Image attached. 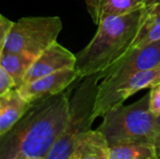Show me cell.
I'll list each match as a JSON object with an SVG mask.
<instances>
[{
	"label": "cell",
	"instance_id": "cell-1",
	"mask_svg": "<svg viewBox=\"0 0 160 159\" xmlns=\"http://www.w3.org/2000/svg\"><path fill=\"white\" fill-rule=\"evenodd\" d=\"M74 87L31 103L19 122L0 137V159L46 157L66 129Z\"/></svg>",
	"mask_w": 160,
	"mask_h": 159
},
{
	"label": "cell",
	"instance_id": "cell-2",
	"mask_svg": "<svg viewBox=\"0 0 160 159\" xmlns=\"http://www.w3.org/2000/svg\"><path fill=\"white\" fill-rule=\"evenodd\" d=\"M144 7L124 15L106 17L98 23L93 38L76 54L75 69L80 81L106 71L128 53L138 34Z\"/></svg>",
	"mask_w": 160,
	"mask_h": 159
},
{
	"label": "cell",
	"instance_id": "cell-3",
	"mask_svg": "<svg viewBox=\"0 0 160 159\" xmlns=\"http://www.w3.org/2000/svg\"><path fill=\"white\" fill-rule=\"evenodd\" d=\"M97 129L110 146L127 142H151L156 145V115L149 109V93L130 105L110 110Z\"/></svg>",
	"mask_w": 160,
	"mask_h": 159
},
{
	"label": "cell",
	"instance_id": "cell-4",
	"mask_svg": "<svg viewBox=\"0 0 160 159\" xmlns=\"http://www.w3.org/2000/svg\"><path fill=\"white\" fill-rule=\"evenodd\" d=\"M101 81L99 73L81 80L69 98V112L66 129L51 148L45 159H69L76 141L81 135L91 130L96 120L95 107Z\"/></svg>",
	"mask_w": 160,
	"mask_h": 159
},
{
	"label": "cell",
	"instance_id": "cell-5",
	"mask_svg": "<svg viewBox=\"0 0 160 159\" xmlns=\"http://www.w3.org/2000/svg\"><path fill=\"white\" fill-rule=\"evenodd\" d=\"M63 28L58 16H28L14 22L2 51L25 54L36 59L57 41Z\"/></svg>",
	"mask_w": 160,
	"mask_h": 159
},
{
	"label": "cell",
	"instance_id": "cell-6",
	"mask_svg": "<svg viewBox=\"0 0 160 159\" xmlns=\"http://www.w3.org/2000/svg\"><path fill=\"white\" fill-rule=\"evenodd\" d=\"M160 67V40L144 47L136 48L116 62L109 69L99 73L101 81L98 95L113 88L128 76Z\"/></svg>",
	"mask_w": 160,
	"mask_h": 159
},
{
	"label": "cell",
	"instance_id": "cell-7",
	"mask_svg": "<svg viewBox=\"0 0 160 159\" xmlns=\"http://www.w3.org/2000/svg\"><path fill=\"white\" fill-rule=\"evenodd\" d=\"M158 82H160V67L128 76L110 91L97 96L95 107L96 119L103 117L110 110L123 105L128 98L137 92L151 88Z\"/></svg>",
	"mask_w": 160,
	"mask_h": 159
},
{
	"label": "cell",
	"instance_id": "cell-8",
	"mask_svg": "<svg viewBox=\"0 0 160 159\" xmlns=\"http://www.w3.org/2000/svg\"><path fill=\"white\" fill-rule=\"evenodd\" d=\"M78 82L80 79L76 69L66 68L24 83L17 89L25 100L33 103L38 99L60 94Z\"/></svg>",
	"mask_w": 160,
	"mask_h": 159
},
{
	"label": "cell",
	"instance_id": "cell-9",
	"mask_svg": "<svg viewBox=\"0 0 160 159\" xmlns=\"http://www.w3.org/2000/svg\"><path fill=\"white\" fill-rule=\"evenodd\" d=\"M75 66L76 54L55 41L34 60L22 84L62 69L75 68Z\"/></svg>",
	"mask_w": 160,
	"mask_h": 159
},
{
	"label": "cell",
	"instance_id": "cell-10",
	"mask_svg": "<svg viewBox=\"0 0 160 159\" xmlns=\"http://www.w3.org/2000/svg\"><path fill=\"white\" fill-rule=\"evenodd\" d=\"M155 0H85L89 15L95 24L109 16L124 15L142 8Z\"/></svg>",
	"mask_w": 160,
	"mask_h": 159
},
{
	"label": "cell",
	"instance_id": "cell-11",
	"mask_svg": "<svg viewBox=\"0 0 160 159\" xmlns=\"http://www.w3.org/2000/svg\"><path fill=\"white\" fill-rule=\"evenodd\" d=\"M31 103L14 88L0 96V137L8 132L23 116Z\"/></svg>",
	"mask_w": 160,
	"mask_h": 159
},
{
	"label": "cell",
	"instance_id": "cell-12",
	"mask_svg": "<svg viewBox=\"0 0 160 159\" xmlns=\"http://www.w3.org/2000/svg\"><path fill=\"white\" fill-rule=\"evenodd\" d=\"M158 40H160V0H155L143 9L139 31L129 52Z\"/></svg>",
	"mask_w": 160,
	"mask_h": 159
},
{
	"label": "cell",
	"instance_id": "cell-13",
	"mask_svg": "<svg viewBox=\"0 0 160 159\" xmlns=\"http://www.w3.org/2000/svg\"><path fill=\"white\" fill-rule=\"evenodd\" d=\"M71 157L75 159H111L110 145L102 133L91 129L76 141Z\"/></svg>",
	"mask_w": 160,
	"mask_h": 159
},
{
	"label": "cell",
	"instance_id": "cell-14",
	"mask_svg": "<svg viewBox=\"0 0 160 159\" xmlns=\"http://www.w3.org/2000/svg\"><path fill=\"white\" fill-rule=\"evenodd\" d=\"M34 60V58L19 52L9 51L0 52V67H4L13 78L16 88L22 85L24 78Z\"/></svg>",
	"mask_w": 160,
	"mask_h": 159
},
{
	"label": "cell",
	"instance_id": "cell-15",
	"mask_svg": "<svg viewBox=\"0 0 160 159\" xmlns=\"http://www.w3.org/2000/svg\"><path fill=\"white\" fill-rule=\"evenodd\" d=\"M111 159H158L157 147L151 142H127L110 146Z\"/></svg>",
	"mask_w": 160,
	"mask_h": 159
},
{
	"label": "cell",
	"instance_id": "cell-16",
	"mask_svg": "<svg viewBox=\"0 0 160 159\" xmlns=\"http://www.w3.org/2000/svg\"><path fill=\"white\" fill-rule=\"evenodd\" d=\"M149 93V109L154 115L160 114V82L150 88Z\"/></svg>",
	"mask_w": 160,
	"mask_h": 159
},
{
	"label": "cell",
	"instance_id": "cell-17",
	"mask_svg": "<svg viewBox=\"0 0 160 159\" xmlns=\"http://www.w3.org/2000/svg\"><path fill=\"white\" fill-rule=\"evenodd\" d=\"M14 88H16V84L13 78L4 67H0V96Z\"/></svg>",
	"mask_w": 160,
	"mask_h": 159
},
{
	"label": "cell",
	"instance_id": "cell-18",
	"mask_svg": "<svg viewBox=\"0 0 160 159\" xmlns=\"http://www.w3.org/2000/svg\"><path fill=\"white\" fill-rule=\"evenodd\" d=\"M14 22L4 16L3 14L0 15V51L3 50L6 39L8 36L9 35L12 27H13Z\"/></svg>",
	"mask_w": 160,
	"mask_h": 159
},
{
	"label": "cell",
	"instance_id": "cell-19",
	"mask_svg": "<svg viewBox=\"0 0 160 159\" xmlns=\"http://www.w3.org/2000/svg\"><path fill=\"white\" fill-rule=\"evenodd\" d=\"M156 127H157V132H158V139L156 142V147L160 145V114L156 116Z\"/></svg>",
	"mask_w": 160,
	"mask_h": 159
},
{
	"label": "cell",
	"instance_id": "cell-20",
	"mask_svg": "<svg viewBox=\"0 0 160 159\" xmlns=\"http://www.w3.org/2000/svg\"><path fill=\"white\" fill-rule=\"evenodd\" d=\"M16 159H45V157H21Z\"/></svg>",
	"mask_w": 160,
	"mask_h": 159
},
{
	"label": "cell",
	"instance_id": "cell-21",
	"mask_svg": "<svg viewBox=\"0 0 160 159\" xmlns=\"http://www.w3.org/2000/svg\"><path fill=\"white\" fill-rule=\"evenodd\" d=\"M157 153H158V156L160 157V145L157 146Z\"/></svg>",
	"mask_w": 160,
	"mask_h": 159
},
{
	"label": "cell",
	"instance_id": "cell-22",
	"mask_svg": "<svg viewBox=\"0 0 160 159\" xmlns=\"http://www.w3.org/2000/svg\"><path fill=\"white\" fill-rule=\"evenodd\" d=\"M69 159H75V158H74L73 157H70V158H69Z\"/></svg>",
	"mask_w": 160,
	"mask_h": 159
},
{
	"label": "cell",
	"instance_id": "cell-23",
	"mask_svg": "<svg viewBox=\"0 0 160 159\" xmlns=\"http://www.w3.org/2000/svg\"><path fill=\"white\" fill-rule=\"evenodd\" d=\"M158 159H160V157H158Z\"/></svg>",
	"mask_w": 160,
	"mask_h": 159
}]
</instances>
